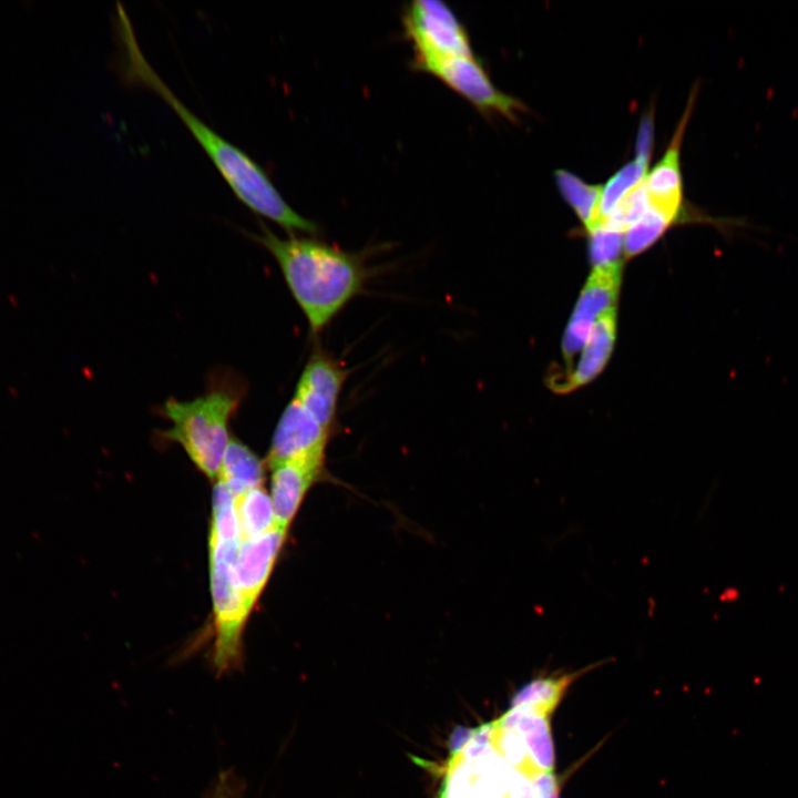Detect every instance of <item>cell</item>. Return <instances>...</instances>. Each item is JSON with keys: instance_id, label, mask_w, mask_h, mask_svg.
Instances as JSON below:
<instances>
[{"instance_id": "cell-21", "label": "cell", "mask_w": 798, "mask_h": 798, "mask_svg": "<svg viewBox=\"0 0 798 798\" xmlns=\"http://www.w3.org/2000/svg\"><path fill=\"white\" fill-rule=\"evenodd\" d=\"M587 233L589 257L593 268L622 264L624 234L606 226H596Z\"/></svg>"}, {"instance_id": "cell-24", "label": "cell", "mask_w": 798, "mask_h": 798, "mask_svg": "<svg viewBox=\"0 0 798 798\" xmlns=\"http://www.w3.org/2000/svg\"><path fill=\"white\" fill-rule=\"evenodd\" d=\"M508 798H539L533 782L523 774L513 769Z\"/></svg>"}, {"instance_id": "cell-7", "label": "cell", "mask_w": 798, "mask_h": 798, "mask_svg": "<svg viewBox=\"0 0 798 798\" xmlns=\"http://www.w3.org/2000/svg\"><path fill=\"white\" fill-rule=\"evenodd\" d=\"M622 265L593 268L570 317L562 339V355L566 371L576 354L584 347L597 318L615 307L622 278Z\"/></svg>"}, {"instance_id": "cell-25", "label": "cell", "mask_w": 798, "mask_h": 798, "mask_svg": "<svg viewBox=\"0 0 798 798\" xmlns=\"http://www.w3.org/2000/svg\"><path fill=\"white\" fill-rule=\"evenodd\" d=\"M538 792L539 798H560V785L553 771L541 773L530 779Z\"/></svg>"}, {"instance_id": "cell-2", "label": "cell", "mask_w": 798, "mask_h": 798, "mask_svg": "<svg viewBox=\"0 0 798 798\" xmlns=\"http://www.w3.org/2000/svg\"><path fill=\"white\" fill-rule=\"evenodd\" d=\"M249 236L276 260L313 334L321 332L362 290L371 269L361 254L308 236L282 237L260 224Z\"/></svg>"}, {"instance_id": "cell-16", "label": "cell", "mask_w": 798, "mask_h": 798, "mask_svg": "<svg viewBox=\"0 0 798 798\" xmlns=\"http://www.w3.org/2000/svg\"><path fill=\"white\" fill-rule=\"evenodd\" d=\"M217 480L223 481L234 498L263 487L264 467L258 457L243 442L231 438Z\"/></svg>"}, {"instance_id": "cell-6", "label": "cell", "mask_w": 798, "mask_h": 798, "mask_svg": "<svg viewBox=\"0 0 798 798\" xmlns=\"http://www.w3.org/2000/svg\"><path fill=\"white\" fill-rule=\"evenodd\" d=\"M413 66L441 80L482 114H499L514 122L518 120L516 114L525 111L519 99L500 91L492 83L475 55L434 59Z\"/></svg>"}, {"instance_id": "cell-18", "label": "cell", "mask_w": 798, "mask_h": 798, "mask_svg": "<svg viewBox=\"0 0 798 798\" xmlns=\"http://www.w3.org/2000/svg\"><path fill=\"white\" fill-rule=\"evenodd\" d=\"M554 177L561 195L574 211L585 231L595 227L598 221L602 185L589 184L566 170H556Z\"/></svg>"}, {"instance_id": "cell-12", "label": "cell", "mask_w": 798, "mask_h": 798, "mask_svg": "<svg viewBox=\"0 0 798 798\" xmlns=\"http://www.w3.org/2000/svg\"><path fill=\"white\" fill-rule=\"evenodd\" d=\"M616 318V306L607 309L597 318L576 366L564 374H550L548 381L553 391L566 393L576 390L602 372L614 348Z\"/></svg>"}, {"instance_id": "cell-8", "label": "cell", "mask_w": 798, "mask_h": 798, "mask_svg": "<svg viewBox=\"0 0 798 798\" xmlns=\"http://www.w3.org/2000/svg\"><path fill=\"white\" fill-rule=\"evenodd\" d=\"M348 370L334 355L316 346L296 385L295 398L331 433Z\"/></svg>"}, {"instance_id": "cell-4", "label": "cell", "mask_w": 798, "mask_h": 798, "mask_svg": "<svg viewBox=\"0 0 798 798\" xmlns=\"http://www.w3.org/2000/svg\"><path fill=\"white\" fill-rule=\"evenodd\" d=\"M241 539H224L211 532V589L215 626L212 664L218 675L241 665L242 632L248 617L236 580L235 562Z\"/></svg>"}, {"instance_id": "cell-3", "label": "cell", "mask_w": 798, "mask_h": 798, "mask_svg": "<svg viewBox=\"0 0 798 798\" xmlns=\"http://www.w3.org/2000/svg\"><path fill=\"white\" fill-rule=\"evenodd\" d=\"M246 383L231 371L212 375L206 391L192 400L167 399L160 412L171 422L162 432L178 443L207 478L217 479L231 440L228 426L246 395Z\"/></svg>"}, {"instance_id": "cell-13", "label": "cell", "mask_w": 798, "mask_h": 798, "mask_svg": "<svg viewBox=\"0 0 798 798\" xmlns=\"http://www.w3.org/2000/svg\"><path fill=\"white\" fill-rule=\"evenodd\" d=\"M324 464V459H299L270 468V498L278 526L288 529L307 491L321 478Z\"/></svg>"}, {"instance_id": "cell-9", "label": "cell", "mask_w": 798, "mask_h": 798, "mask_svg": "<svg viewBox=\"0 0 798 798\" xmlns=\"http://www.w3.org/2000/svg\"><path fill=\"white\" fill-rule=\"evenodd\" d=\"M331 432L295 398L287 403L276 424L267 464L299 459H324Z\"/></svg>"}, {"instance_id": "cell-22", "label": "cell", "mask_w": 798, "mask_h": 798, "mask_svg": "<svg viewBox=\"0 0 798 798\" xmlns=\"http://www.w3.org/2000/svg\"><path fill=\"white\" fill-rule=\"evenodd\" d=\"M492 745L510 767L529 779L543 773L534 766L522 738L515 732L495 727Z\"/></svg>"}, {"instance_id": "cell-15", "label": "cell", "mask_w": 798, "mask_h": 798, "mask_svg": "<svg viewBox=\"0 0 798 798\" xmlns=\"http://www.w3.org/2000/svg\"><path fill=\"white\" fill-rule=\"evenodd\" d=\"M494 725L500 729L513 730L522 738L530 759L539 770H554L555 755L550 716L531 707H513L494 720Z\"/></svg>"}, {"instance_id": "cell-14", "label": "cell", "mask_w": 798, "mask_h": 798, "mask_svg": "<svg viewBox=\"0 0 798 798\" xmlns=\"http://www.w3.org/2000/svg\"><path fill=\"white\" fill-rule=\"evenodd\" d=\"M653 142L654 115L652 112L644 115L641 121L636 142V154L633 161L622 166L602 185L596 226L601 224L627 194L645 181L648 173Z\"/></svg>"}, {"instance_id": "cell-11", "label": "cell", "mask_w": 798, "mask_h": 798, "mask_svg": "<svg viewBox=\"0 0 798 798\" xmlns=\"http://www.w3.org/2000/svg\"><path fill=\"white\" fill-rule=\"evenodd\" d=\"M286 533L287 530L276 525L263 535L241 541L235 573L243 603L248 613L270 575Z\"/></svg>"}, {"instance_id": "cell-17", "label": "cell", "mask_w": 798, "mask_h": 798, "mask_svg": "<svg viewBox=\"0 0 798 798\" xmlns=\"http://www.w3.org/2000/svg\"><path fill=\"white\" fill-rule=\"evenodd\" d=\"M597 664H592L573 673H564L561 675H546L533 678L523 685L512 697L511 706L513 707H531L551 716L557 707L567 688L584 673L594 668Z\"/></svg>"}, {"instance_id": "cell-1", "label": "cell", "mask_w": 798, "mask_h": 798, "mask_svg": "<svg viewBox=\"0 0 798 798\" xmlns=\"http://www.w3.org/2000/svg\"><path fill=\"white\" fill-rule=\"evenodd\" d=\"M116 12L126 78L155 92L176 112L234 194L247 207L288 232L316 234L317 225L285 201L269 176L250 156L211 129L172 92L144 57L127 13L120 2Z\"/></svg>"}, {"instance_id": "cell-5", "label": "cell", "mask_w": 798, "mask_h": 798, "mask_svg": "<svg viewBox=\"0 0 798 798\" xmlns=\"http://www.w3.org/2000/svg\"><path fill=\"white\" fill-rule=\"evenodd\" d=\"M402 24L415 49L412 64L449 57L474 55L469 33L453 10L439 0H413Z\"/></svg>"}, {"instance_id": "cell-26", "label": "cell", "mask_w": 798, "mask_h": 798, "mask_svg": "<svg viewBox=\"0 0 798 798\" xmlns=\"http://www.w3.org/2000/svg\"><path fill=\"white\" fill-rule=\"evenodd\" d=\"M474 729L468 727H457L450 737L449 748L451 756L458 754L472 738Z\"/></svg>"}, {"instance_id": "cell-27", "label": "cell", "mask_w": 798, "mask_h": 798, "mask_svg": "<svg viewBox=\"0 0 798 798\" xmlns=\"http://www.w3.org/2000/svg\"><path fill=\"white\" fill-rule=\"evenodd\" d=\"M440 798H449V797L443 791H441Z\"/></svg>"}, {"instance_id": "cell-10", "label": "cell", "mask_w": 798, "mask_h": 798, "mask_svg": "<svg viewBox=\"0 0 798 798\" xmlns=\"http://www.w3.org/2000/svg\"><path fill=\"white\" fill-rule=\"evenodd\" d=\"M696 90H693L681 122L677 124L673 139L656 165L648 171L644 186L649 205L675 222L686 215L684 211V190L681 171V147L683 136L695 102Z\"/></svg>"}, {"instance_id": "cell-23", "label": "cell", "mask_w": 798, "mask_h": 798, "mask_svg": "<svg viewBox=\"0 0 798 798\" xmlns=\"http://www.w3.org/2000/svg\"><path fill=\"white\" fill-rule=\"evenodd\" d=\"M244 784L234 771L219 773L214 781L208 798H243Z\"/></svg>"}, {"instance_id": "cell-19", "label": "cell", "mask_w": 798, "mask_h": 798, "mask_svg": "<svg viewBox=\"0 0 798 798\" xmlns=\"http://www.w3.org/2000/svg\"><path fill=\"white\" fill-rule=\"evenodd\" d=\"M235 509L242 540L263 535L277 525L272 498L264 487L236 497Z\"/></svg>"}, {"instance_id": "cell-20", "label": "cell", "mask_w": 798, "mask_h": 798, "mask_svg": "<svg viewBox=\"0 0 798 798\" xmlns=\"http://www.w3.org/2000/svg\"><path fill=\"white\" fill-rule=\"evenodd\" d=\"M673 224V218L649 205L624 233V257H635L652 247Z\"/></svg>"}]
</instances>
